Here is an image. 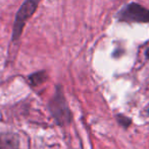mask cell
I'll list each match as a JSON object with an SVG mask.
<instances>
[{"label":"cell","mask_w":149,"mask_h":149,"mask_svg":"<svg viewBox=\"0 0 149 149\" xmlns=\"http://www.w3.org/2000/svg\"><path fill=\"white\" fill-rule=\"evenodd\" d=\"M0 149H20L18 136L9 132L0 134Z\"/></svg>","instance_id":"4"},{"label":"cell","mask_w":149,"mask_h":149,"mask_svg":"<svg viewBox=\"0 0 149 149\" xmlns=\"http://www.w3.org/2000/svg\"><path fill=\"white\" fill-rule=\"evenodd\" d=\"M145 55H146V58H147V59H149V48L147 50H146V53H145Z\"/></svg>","instance_id":"7"},{"label":"cell","mask_w":149,"mask_h":149,"mask_svg":"<svg viewBox=\"0 0 149 149\" xmlns=\"http://www.w3.org/2000/svg\"><path fill=\"white\" fill-rule=\"evenodd\" d=\"M47 79V73L45 71H39V72H35L29 76V82L34 86L40 85Z\"/></svg>","instance_id":"5"},{"label":"cell","mask_w":149,"mask_h":149,"mask_svg":"<svg viewBox=\"0 0 149 149\" xmlns=\"http://www.w3.org/2000/svg\"><path fill=\"white\" fill-rule=\"evenodd\" d=\"M117 121L121 127L124 128H129L130 126L132 125V120L129 118V117L125 116V115L119 114L117 115Z\"/></svg>","instance_id":"6"},{"label":"cell","mask_w":149,"mask_h":149,"mask_svg":"<svg viewBox=\"0 0 149 149\" xmlns=\"http://www.w3.org/2000/svg\"><path fill=\"white\" fill-rule=\"evenodd\" d=\"M117 19L123 22L149 24V9L136 2H131L117 12Z\"/></svg>","instance_id":"3"},{"label":"cell","mask_w":149,"mask_h":149,"mask_svg":"<svg viewBox=\"0 0 149 149\" xmlns=\"http://www.w3.org/2000/svg\"><path fill=\"white\" fill-rule=\"evenodd\" d=\"M41 0H25L24 3L20 5V9L16 12V18L13 22V29H12V41H16L20 39L23 31H24L25 24L28 19L34 14L36 11L38 5Z\"/></svg>","instance_id":"2"},{"label":"cell","mask_w":149,"mask_h":149,"mask_svg":"<svg viewBox=\"0 0 149 149\" xmlns=\"http://www.w3.org/2000/svg\"><path fill=\"white\" fill-rule=\"evenodd\" d=\"M48 109L57 125L66 126L72 123L73 114L68 108V102L64 97V90L60 85L56 86L53 97L50 100L48 104Z\"/></svg>","instance_id":"1"},{"label":"cell","mask_w":149,"mask_h":149,"mask_svg":"<svg viewBox=\"0 0 149 149\" xmlns=\"http://www.w3.org/2000/svg\"><path fill=\"white\" fill-rule=\"evenodd\" d=\"M148 113H149V106H148Z\"/></svg>","instance_id":"8"}]
</instances>
